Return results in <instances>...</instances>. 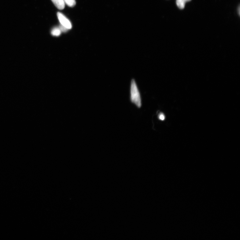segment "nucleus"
I'll return each mask as SVG.
<instances>
[{"instance_id":"1","label":"nucleus","mask_w":240,"mask_h":240,"mask_svg":"<svg viewBox=\"0 0 240 240\" xmlns=\"http://www.w3.org/2000/svg\"><path fill=\"white\" fill-rule=\"evenodd\" d=\"M130 98L131 102L134 103L138 107L141 106V99L140 93L135 80L131 81L130 86Z\"/></svg>"},{"instance_id":"2","label":"nucleus","mask_w":240,"mask_h":240,"mask_svg":"<svg viewBox=\"0 0 240 240\" xmlns=\"http://www.w3.org/2000/svg\"><path fill=\"white\" fill-rule=\"evenodd\" d=\"M57 16L61 25L65 26L69 29H72L71 23L63 14L60 12H58L57 13Z\"/></svg>"},{"instance_id":"3","label":"nucleus","mask_w":240,"mask_h":240,"mask_svg":"<svg viewBox=\"0 0 240 240\" xmlns=\"http://www.w3.org/2000/svg\"><path fill=\"white\" fill-rule=\"evenodd\" d=\"M52 1L58 9L62 10L64 9L65 2L64 0H52Z\"/></svg>"},{"instance_id":"4","label":"nucleus","mask_w":240,"mask_h":240,"mask_svg":"<svg viewBox=\"0 0 240 240\" xmlns=\"http://www.w3.org/2000/svg\"><path fill=\"white\" fill-rule=\"evenodd\" d=\"M191 0H176V4L179 9H183L185 7V3Z\"/></svg>"},{"instance_id":"5","label":"nucleus","mask_w":240,"mask_h":240,"mask_svg":"<svg viewBox=\"0 0 240 240\" xmlns=\"http://www.w3.org/2000/svg\"><path fill=\"white\" fill-rule=\"evenodd\" d=\"M61 31L59 28H53L51 31V34L53 36L58 37L60 35Z\"/></svg>"},{"instance_id":"6","label":"nucleus","mask_w":240,"mask_h":240,"mask_svg":"<svg viewBox=\"0 0 240 240\" xmlns=\"http://www.w3.org/2000/svg\"><path fill=\"white\" fill-rule=\"evenodd\" d=\"M64 1L69 7L74 6L76 4L75 0H64Z\"/></svg>"},{"instance_id":"7","label":"nucleus","mask_w":240,"mask_h":240,"mask_svg":"<svg viewBox=\"0 0 240 240\" xmlns=\"http://www.w3.org/2000/svg\"><path fill=\"white\" fill-rule=\"evenodd\" d=\"M59 29L61 30V32H66L68 31V30H69L68 29L61 25L60 26Z\"/></svg>"},{"instance_id":"8","label":"nucleus","mask_w":240,"mask_h":240,"mask_svg":"<svg viewBox=\"0 0 240 240\" xmlns=\"http://www.w3.org/2000/svg\"><path fill=\"white\" fill-rule=\"evenodd\" d=\"M158 118L161 121H164L165 118V116L163 114L161 113L158 116Z\"/></svg>"},{"instance_id":"9","label":"nucleus","mask_w":240,"mask_h":240,"mask_svg":"<svg viewBox=\"0 0 240 240\" xmlns=\"http://www.w3.org/2000/svg\"><path fill=\"white\" fill-rule=\"evenodd\" d=\"M238 11H239V14L240 15V7H239V9H238Z\"/></svg>"}]
</instances>
